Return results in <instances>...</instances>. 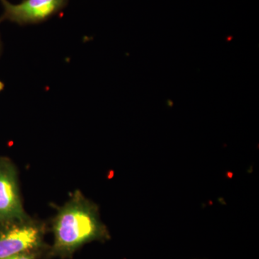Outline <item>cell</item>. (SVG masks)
Returning a JSON list of instances; mask_svg holds the SVG:
<instances>
[{
  "mask_svg": "<svg viewBox=\"0 0 259 259\" xmlns=\"http://www.w3.org/2000/svg\"><path fill=\"white\" fill-rule=\"evenodd\" d=\"M54 250L70 253L84 243L106 236L98 209L79 192L66 203L54 220Z\"/></svg>",
  "mask_w": 259,
  "mask_h": 259,
  "instance_id": "cell-1",
  "label": "cell"
},
{
  "mask_svg": "<svg viewBox=\"0 0 259 259\" xmlns=\"http://www.w3.org/2000/svg\"><path fill=\"white\" fill-rule=\"evenodd\" d=\"M0 2L4 8L0 23L8 20L24 26L47 21L61 13L69 0H23L18 5L11 4L8 0Z\"/></svg>",
  "mask_w": 259,
  "mask_h": 259,
  "instance_id": "cell-2",
  "label": "cell"
},
{
  "mask_svg": "<svg viewBox=\"0 0 259 259\" xmlns=\"http://www.w3.org/2000/svg\"><path fill=\"white\" fill-rule=\"evenodd\" d=\"M25 221H19L0 233V259L30 252L40 245L41 228Z\"/></svg>",
  "mask_w": 259,
  "mask_h": 259,
  "instance_id": "cell-3",
  "label": "cell"
},
{
  "mask_svg": "<svg viewBox=\"0 0 259 259\" xmlns=\"http://www.w3.org/2000/svg\"><path fill=\"white\" fill-rule=\"evenodd\" d=\"M16 171L7 160H0V221L25 220Z\"/></svg>",
  "mask_w": 259,
  "mask_h": 259,
  "instance_id": "cell-4",
  "label": "cell"
},
{
  "mask_svg": "<svg viewBox=\"0 0 259 259\" xmlns=\"http://www.w3.org/2000/svg\"><path fill=\"white\" fill-rule=\"evenodd\" d=\"M35 254L34 253L27 252V253H21V254L13 255V256L9 257L5 259H35Z\"/></svg>",
  "mask_w": 259,
  "mask_h": 259,
  "instance_id": "cell-5",
  "label": "cell"
},
{
  "mask_svg": "<svg viewBox=\"0 0 259 259\" xmlns=\"http://www.w3.org/2000/svg\"><path fill=\"white\" fill-rule=\"evenodd\" d=\"M5 88V83L3 82V81H0V93L4 90Z\"/></svg>",
  "mask_w": 259,
  "mask_h": 259,
  "instance_id": "cell-6",
  "label": "cell"
},
{
  "mask_svg": "<svg viewBox=\"0 0 259 259\" xmlns=\"http://www.w3.org/2000/svg\"><path fill=\"white\" fill-rule=\"evenodd\" d=\"M2 49H3V46H2L1 39H0V55H1Z\"/></svg>",
  "mask_w": 259,
  "mask_h": 259,
  "instance_id": "cell-7",
  "label": "cell"
}]
</instances>
